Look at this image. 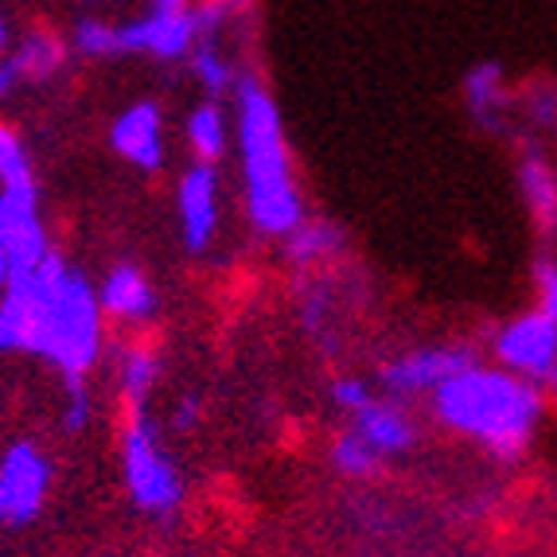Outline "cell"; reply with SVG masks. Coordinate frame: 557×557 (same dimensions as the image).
Returning a JSON list of instances; mask_svg holds the SVG:
<instances>
[{
  "instance_id": "15",
  "label": "cell",
  "mask_w": 557,
  "mask_h": 557,
  "mask_svg": "<svg viewBox=\"0 0 557 557\" xmlns=\"http://www.w3.org/2000/svg\"><path fill=\"white\" fill-rule=\"evenodd\" d=\"M98 305H102V317L125 320V324H145V320L157 317L160 297L140 265L117 261V265L106 273L102 288H98Z\"/></svg>"
},
{
  "instance_id": "14",
  "label": "cell",
  "mask_w": 557,
  "mask_h": 557,
  "mask_svg": "<svg viewBox=\"0 0 557 557\" xmlns=\"http://www.w3.org/2000/svg\"><path fill=\"white\" fill-rule=\"evenodd\" d=\"M110 145L125 164L140 172L164 168V113L157 102H133L117 113L110 129Z\"/></svg>"
},
{
  "instance_id": "21",
  "label": "cell",
  "mask_w": 557,
  "mask_h": 557,
  "mask_svg": "<svg viewBox=\"0 0 557 557\" xmlns=\"http://www.w3.org/2000/svg\"><path fill=\"white\" fill-rule=\"evenodd\" d=\"M63 59H66V44L51 32H32L24 44L16 47V55L9 59L16 78H51L55 71H63Z\"/></svg>"
},
{
  "instance_id": "28",
  "label": "cell",
  "mask_w": 557,
  "mask_h": 557,
  "mask_svg": "<svg viewBox=\"0 0 557 557\" xmlns=\"http://www.w3.org/2000/svg\"><path fill=\"white\" fill-rule=\"evenodd\" d=\"M9 281H12V261H9V250H4V242H0V297H4Z\"/></svg>"
},
{
  "instance_id": "27",
  "label": "cell",
  "mask_w": 557,
  "mask_h": 557,
  "mask_svg": "<svg viewBox=\"0 0 557 557\" xmlns=\"http://www.w3.org/2000/svg\"><path fill=\"white\" fill-rule=\"evenodd\" d=\"M199 421H203V401H199L196 394L180 398L176 409H172V429H176V433H191Z\"/></svg>"
},
{
  "instance_id": "8",
  "label": "cell",
  "mask_w": 557,
  "mask_h": 557,
  "mask_svg": "<svg viewBox=\"0 0 557 557\" xmlns=\"http://www.w3.org/2000/svg\"><path fill=\"white\" fill-rule=\"evenodd\" d=\"M51 492V460L32 441H16L0 456V522L24 527L44 511Z\"/></svg>"
},
{
  "instance_id": "20",
  "label": "cell",
  "mask_w": 557,
  "mask_h": 557,
  "mask_svg": "<svg viewBox=\"0 0 557 557\" xmlns=\"http://www.w3.org/2000/svg\"><path fill=\"white\" fill-rule=\"evenodd\" d=\"M187 66H191V75H196V83L203 86L207 98H214V102H223V98H231L234 83H238V66L231 63V55L223 51V44L219 39H199L196 51L187 55Z\"/></svg>"
},
{
  "instance_id": "4",
  "label": "cell",
  "mask_w": 557,
  "mask_h": 557,
  "mask_svg": "<svg viewBox=\"0 0 557 557\" xmlns=\"http://www.w3.org/2000/svg\"><path fill=\"white\" fill-rule=\"evenodd\" d=\"M121 480L129 492L133 507L157 522L176 519L184 507V475L176 460L164 448L152 421L149 406L125 409V425H121Z\"/></svg>"
},
{
  "instance_id": "22",
  "label": "cell",
  "mask_w": 557,
  "mask_h": 557,
  "mask_svg": "<svg viewBox=\"0 0 557 557\" xmlns=\"http://www.w3.org/2000/svg\"><path fill=\"white\" fill-rule=\"evenodd\" d=\"M0 184L4 187H36L32 184V160L20 145V137L0 125Z\"/></svg>"
},
{
  "instance_id": "13",
  "label": "cell",
  "mask_w": 557,
  "mask_h": 557,
  "mask_svg": "<svg viewBox=\"0 0 557 557\" xmlns=\"http://www.w3.org/2000/svg\"><path fill=\"white\" fill-rule=\"evenodd\" d=\"M460 94H465L468 117H472L483 133L499 137V133L511 129L519 86L511 83V75H507L495 59H480V63L468 66L465 78H460Z\"/></svg>"
},
{
  "instance_id": "11",
  "label": "cell",
  "mask_w": 557,
  "mask_h": 557,
  "mask_svg": "<svg viewBox=\"0 0 557 557\" xmlns=\"http://www.w3.org/2000/svg\"><path fill=\"white\" fill-rule=\"evenodd\" d=\"M0 242L9 250L12 277L28 273L32 265L47 258V231L39 219L36 187H4L0 191Z\"/></svg>"
},
{
  "instance_id": "5",
  "label": "cell",
  "mask_w": 557,
  "mask_h": 557,
  "mask_svg": "<svg viewBox=\"0 0 557 557\" xmlns=\"http://www.w3.org/2000/svg\"><path fill=\"white\" fill-rule=\"evenodd\" d=\"M475 362H480V347L468 344V339L409 347V351H398L386 362H379V391L406 401V406L413 398L429 401L448 379L465 374Z\"/></svg>"
},
{
  "instance_id": "24",
  "label": "cell",
  "mask_w": 557,
  "mask_h": 557,
  "mask_svg": "<svg viewBox=\"0 0 557 557\" xmlns=\"http://www.w3.org/2000/svg\"><path fill=\"white\" fill-rule=\"evenodd\" d=\"M94 421V401L86 394L83 379H66V401H63V429L71 437L86 433V425Z\"/></svg>"
},
{
  "instance_id": "25",
  "label": "cell",
  "mask_w": 557,
  "mask_h": 557,
  "mask_svg": "<svg viewBox=\"0 0 557 557\" xmlns=\"http://www.w3.org/2000/svg\"><path fill=\"white\" fill-rule=\"evenodd\" d=\"M371 394H374V386L367 379H359V374H339V379H332V391H327V398H332V406L339 409L344 418H351L355 409L371 398Z\"/></svg>"
},
{
  "instance_id": "1",
  "label": "cell",
  "mask_w": 557,
  "mask_h": 557,
  "mask_svg": "<svg viewBox=\"0 0 557 557\" xmlns=\"http://www.w3.org/2000/svg\"><path fill=\"white\" fill-rule=\"evenodd\" d=\"M231 125L242 168L246 219L261 238L285 242L308 219V207L297 184V164L288 149L281 106L258 71H242L234 83Z\"/></svg>"
},
{
  "instance_id": "29",
  "label": "cell",
  "mask_w": 557,
  "mask_h": 557,
  "mask_svg": "<svg viewBox=\"0 0 557 557\" xmlns=\"http://www.w3.org/2000/svg\"><path fill=\"white\" fill-rule=\"evenodd\" d=\"M12 83H16V71H12V63H0V98L12 90Z\"/></svg>"
},
{
  "instance_id": "2",
  "label": "cell",
  "mask_w": 557,
  "mask_h": 557,
  "mask_svg": "<svg viewBox=\"0 0 557 557\" xmlns=\"http://www.w3.org/2000/svg\"><path fill=\"white\" fill-rule=\"evenodd\" d=\"M429 409L441 429L475 445L495 465H519L539 441L549 398L534 382L480 359L465 374L448 379L429 398Z\"/></svg>"
},
{
  "instance_id": "16",
  "label": "cell",
  "mask_w": 557,
  "mask_h": 557,
  "mask_svg": "<svg viewBox=\"0 0 557 557\" xmlns=\"http://www.w3.org/2000/svg\"><path fill=\"white\" fill-rule=\"evenodd\" d=\"M347 253V231L335 219H305L285 238V261L297 273L324 270Z\"/></svg>"
},
{
  "instance_id": "7",
  "label": "cell",
  "mask_w": 557,
  "mask_h": 557,
  "mask_svg": "<svg viewBox=\"0 0 557 557\" xmlns=\"http://www.w3.org/2000/svg\"><path fill=\"white\" fill-rule=\"evenodd\" d=\"M196 0H149V12L117 24L121 55H152L160 63H180L196 51Z\"/></svg>"
},
{
  "instance_id": "10",
  "label": "cell",
  "mask_w": 557,
  "mask_h": 557,
  "mask_svg": "<svg viewBox=\"0 0 557 557\" xmlns=\"http://www.w3.org/2000/svg\"><path fill=\"white\" fill-rule=\"evenodd\" d=\"M515 184L530 223L542 238H557V164L542 137H515Z\"/></svg>"
},
{
  "instance_id": "19",
  "label": "cell",
  "mask_w": 557,
  "mask_h": 557,
  "mask_svg": "<svg viewBox=\"0 0 557 557\" xmlns=\"http://www.w3.org/2000/svg\"><path fill=\"white\" fill-rule=\"evenodd\" d=\"M327 460H332V468L344 480H351V483H371V480H379L382 475V468H386V460H382L379 453H374L367 441L355 433L351 425L347 429H339L332 437V445H327Z\"/></svg>"
},
{
  "instance_id": "30",
  "label": "cell",
  "mask_w": 557,
  "mask_h": 557,
  "mask_svg": "<svg viewBox=\"0 0 557 557\" xmlns=\"http://www.w3.org/2000/svg\"><path fill=\"white\" fill-rule=\"evenodd\" d=\"M542 391H546V398H554V401H557V371L549 374V382L542 386Z\"/></svg>"
},
{
  "instance_id": "3",
  "label": "cell",
  "mask_w": 557,
  "mask_h": 557,
  "mask_svg": "<svg viewBox=\"0 0 557 557\" xmlns=\"http://www.w3.org/2000/svg\"><path fill=\"white\" fill-rule=\"evenodd\" d=\"M24 277L39 293V335L32 355H39L55 371H63V379H86V371L102 355V305H98V293L59 253H47Z\"/></svg>"
},
{
  "instance_id": "23",
  "label": "cell",
  "mask_w": 557,
  "mask_h": 557,
  "mask_svg": "<svg viewBox=\"0 0 557 557\" xmlns=\"http://www.w3.org/2000/svg\"><path fill=\"white\" fill-rule=\"evenodd\" d=\"M75 47L90 59H113L121 55L117 47V24H106V20H83L75 28Z\"/></svg>"
},
{
  "instance_id": "18",
  "label": "cell",
  "mask_w": 557,
  "mask_h": 557,
  "mask_svg": "<svg viewBox=\"0 0 557 557\" xmlns=\"http://www.w3.org/2000/svg\"><path fill=\"white\" fill-rule=\"evenodd\" d=\"M160 382V351L149 344H129L117 355V386L125 409H145Z\"/></svg>"
},
{
  "instance_id": "26",
  "label": "cell",
  "mask_w": 557,
  "mask_h": 557,
  "mask_svg": "<svg viewBox=\"0 0 557 557\" xmlns=\"http://www.w3.org/2000/svg\"><path fill=\"white\" fill-rule=\"evenodd\" d=\"M534 297H539V305L549 320H557V253H542L539 261H534Z\"/></svg>"
},
{
  "instance_id": "9",
  "label": "cell",
  "mask_w": 557,
  "mask_h": 557,
  "mask_svg": "<svg viewBox=\"0 0 557 557\" xmlns=\"http://www.w3.org/2000/svg\"><path fill=\"white\" fill-rule=\"evenodd\" d=\"M219 168L191 164L176 184V214H180V242L187 253H207L214 246V234L223 226V191H219Z\"/></svg>"
},
{
  "instance_id": "31",
  "label": "cell",
  "mask_w": 557,
  "mask_h": 557,
  "mask_svg": "<svg viewBox=\"0 0 557 557\" xmlns=\"http://www.w3.org/2000/svg\"><path fill=\"white\" fill-rule=\"evenodd\" d=\"M4 39H9V28H4V16H0V47H4Z\"/></svg>"
},
{
  "instance_id": "17",
  "label": "cell",
  "mask_w": 557,
  "mask_h": 557,
  "mask_svg": "<svg viewBox=\"0 0 557 557\" xmlns=\"http://www.w3.org/2000/svg\"><path fill=\"white\" fill-rule=\"evenodd\" d=\"M184 137H187V149L196 152L199 164L219 168V160L234 149V125H231L226 106L214 102V98H203L196 110L187 113Z\"/></svg>"
},
{
  "instance_id": "12",
  "label": "cell",
  "mask_w": 557,
  "mask_h": 557,
  "mask_svg": "<svg viewBox=\"0 0 557 557\" xmlns=\"http://www.w3.org/2000/svg\"><path fill=\"white\" fill-rule=\"evenodd\" d=\"M347 421H351L355 433H359L382 460H398V456L418 448V437H421L418 418L409 413L406 401L391 398V394L374 391Z\"/></svg>"
},
{
  "instance_id": "6",
  "label": "cell",
  "mask_w": 557,
  "mask_h": 557,
  "mask_svg": "<svg viewBox=\"0 0 557 557\" xmlns=\"http://www.w3.org/2000/svg\"><path fill=\"white\" fill-rule=\"evenodd\" d=\"M487 351L495 367L519 374V379L546 386L549 374L557 371V320H549L542 308L515 312L487 335Z\"/></svg>"
}]
</instances>
